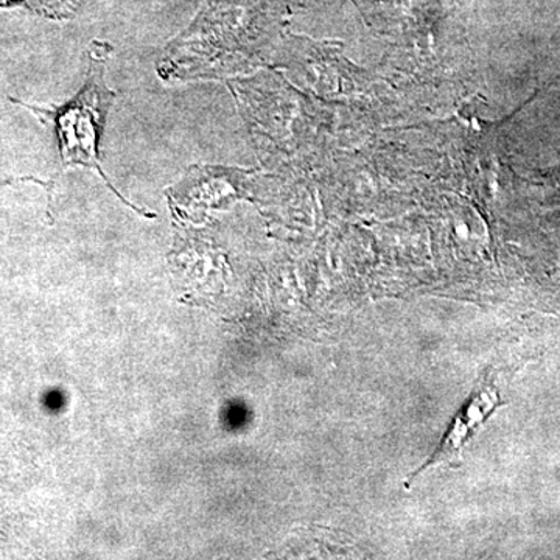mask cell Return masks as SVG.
<instances>
[{"label": "cell", "mask_w": 560, "mask_h": 560, "mask_svg": "<svg viewBox=\"0 0 560 560\" xmlns=\"http://www.w3.org/2000/svg\"><path fill=\"white\" fill-rule=\"evenodd\" d=\"M18 2H21V0H0V5H14Z\"/></svg>", "instance_id": "3957f363"}, {"label": "cell", "mask_w": 560, "mask_h": 560, "mask_svg": "<svg viewBox=\"0 0 560 560\" xmlns=\"http://www.w3.org/2000/svg\"><path fill=\"white\" fill-rule=\"evenodd\" d=\"M501 405L500 390L489 375H485L475 390H471L469 399L460 405L459 411L448 423V429L438 445L436 451L431 453L429 459L420 466V469L412 475L419 477L423 470L441 463H451L458 458L459 453L466 447L467 442L474 438L478 429L485 425L486 420L497 411Z\"/></svg>", "instance_id": "7a4b0ae2"}, {"label": "cell", "mask_w": 560, "mask_h": 560, "mask_svg": "<svg viewBox=\"0 0 560 560\" xmlns=\"http://www.w3.org/2000/svg\"><path fill=\"white\" fill-rule=\"evenodd\" d=\"M105 51L92 54L90 73L83 90L72 102L55 113L54 121L62 164L92 168L117 194L103 172L98 154L103 125L114 101V92L105 83Z\"/></svg>", "instance_id": "6da1fadb"}]
</instances>
